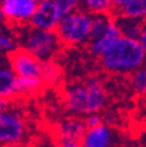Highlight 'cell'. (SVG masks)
Masks as SVG:
<instances>
[{
	"label": "cell",
	"mask_w": 146,
	"mask_h": 147,
	"mask_svg": "<svg viewBox=\"0 0 146 147\" xmlns=\"http://www.w3.org/2000/svg\"><path fill=\"white\" fill-rule=\"evenodd\" d=\"M62 100L70 116L83 118L91 113H99L107 102L106 86L99 76H89L68 84Z\"/></svg>",
	"instance_id": "1"
},
{
	"label": "cell",
	"mask_w": 146,
	"mask_h": 147,
	"mask_svg": "<svg viewBox=\"0 0 146 147\" xmlns=\"http://www.w3.org/2000/svg\"><path fill=\"white\" fill-rule=\"evenodd\" d=\"M101 68L114 75H130L146 63V53L138 40L120 38L98 57Z\"/></svg>",
	"instance_id": "2"
},
{
	"label": "cell",
	"mask_w": 146,
	"mask_h": 147,
	"mask_svg": "<svg viewBox=\"0 0 146 147\" xmlns=\"http://www.w3.org/2000/svg\"><path fill=\"white\" fill-rule=\"evenodd\" d=\"M20 45L21 48L40 61L54 60L63 47L55 30L36 29L28 25L22 26Z\"/></svg>",
	"instance_id": "3"
},
{
	"label": "cell",
	"mask_w": 146,
	"mask_h": 147,
	"mask_svg": "<svg viewBox=\"0 0 146 147\" xmlns=\"http://www.w3.org/2000/svg\"><path fill=\"white\" fill-rule=\"evenodd\" d=\"M93 14L78 8L63 18L55 29L63 46L80 47L88 45L91 36Z\"/></svg>",
	"instance_id": "4"
},
{
	"label": "cell",
	"mask_w": 146,
	"mask_h": 147,
	"mask_svg": "<svg viewBox=\"0 0 146 147\" xmlns=\"http://www.w3.org/2000/svg\"><path fill=\"white\" fill-rule=\"evenodd\" d=\"M27 123L22 115L12 107L0 112V147H13L27 136Z\"/></svg>",
	"instance_id": "5"
},
{
	"label": "cell",
	"mask_w": 146,
	"mask_h": 147,
	"mask_svg": "<svg viewBox=\"0 0 146 147\" xmlns=\"http://www.w3.org/2000/svg\"><path fill=\"white\" fill-rule=\"evenodd\" d=\"M7 63L16 77H41L42 61L21 47L8 53Z\"/></svg>",
	"instance_id": "6"
},
{
	"label": "cell",
	"mask_w": 146,
	"mask_h": 147,
	"mask_svg": "<svg viewBox=\"0 0 146 147\" xmlns=\"http://www.w3.org/2000/svg\"><path fill=\"white\" fill-rule=\"evenodd\" d=\"M39 5V0H1L5 20L8 24L26 26Z\"/></svg>",
	"instance_id": "7"
},
{
	"label": "cell",
	"mask_w": 146,
	"mask_h": 147,
	"mask_svg": "<svg viewBox=\"0 0 146 147\" xmlns=\"http://www.w3.org/2000/svg\"><path fill=\"white\" fill-rule=\"evenodd\" d=\"M120 138L117 131L106 123L87 128L82 139V147H119Z\"/></svg>",
	"instance_id": "8"
},
{
	"label": "cell",
	"mask_w": 146,
	"mask_h": 147,
	"mask_svg": "<svg viewBox=\"0 0 146 147\" xmlns=\"http://www.w3.org/2000/svg\"><path fill=\"white\" fill-rule=\"evenodd\" d=\"M60 20L61 15L53 0H43V1H39V5L29 20L28 26L36 29L55 30Z\"/></svg>",
	"instance_id": "9"
},
{
	"label": "cell",
	"mask_w": 146,
	"mask_h": 147,
	"mask_svg": "<svg viewBox=\"0 0 146 147\" xmlns=\"http://www.w3.org/2000/svg\"><path fill=\"white\" fill-rule=\"evenodd\" d=\"M122 36L119 28L115 21V18L112 15V19L109 24L106 30L96 39H93L88 42V48L91 55H94L96 57H99L101 55L106 51L110 48L119 38Z\"/></svg>",
	"instance_id": "10"
},
{
	"label": "cell",
	"mask_w": 146,
	"mask_h": 147,
	"mask_svg": "<svg viewBox=\"0 0 146 147\" xmlns=\"http://www.w3.org/2000/svg\"><path fill=\"white\" fill-rule=\"evenodd\" d=\"M87 127L84 125L83 118L70 116L69 118L60 121L57 126V137L59 139H68V140H76L81 141Z\"/></svg>",
	"instance_id": "11"
},
{
	"label": "cell",
	"mask_w": 146,
	"mask_h": 147,
	"mask_svg": "<svg viewBox=\"0 0 146 147\" xmlns=\"http://www.w3.org/2000/svg\"><path fill=\"white\" fill-rule=\"evenodd\" d=\"M16 76L7 64H0V97H16Z\"/></svg>",
	"instance_id": "12"
},
{
	"label": "cell",
	"mask_w": 146,
	"mask_h": 147,
	"mask_svg": "<svg viewBox=\"0 0 146 147\" xmlns=\"http://www.w3.org/2000/svg\"><path fill=\"white\" fill-rule=\"evenodd\" d=\"M114 18L122 36L138 40V36L140 34L141 26H143V21L132 19V18H127L124 15H114Z\"/></svg>",
	"instance_id": "13"
},
{
	"label": "cell",
	"mask_w": 146,
	"mask_h": 147,
	"mask_svg": "<svg viewBox=\"0 0 146 147\" xmlns=\"http://www.w3.org/2000/svg\"><path fill=\"white\" fill-rule=\"evenodd\" d=\"M46 88L41 77H16L18 96H32Z\"/></svg>",
	"instance_id": "14"
},
{
	"label": "cell",
	"mask_w": 146,
	"mask_h": 147,
	"mask_svg": "<svg viewBox=\"0 0 146 147\" xmlns=\"http://www.w3.org/2000/svg\"><path fill=\"white\" fill-rule=\"evenodd\" d=\"M112 15H124L132 18L136 20L145 21L146 20V0H132L131 3L125 5L116 14Z\"/></svg>",
	"instance_id": "15"
},
{
	"label": "cell",
	"mask_w": 146,
	"mask_h": 147,
	"mask_svg": "<svg viewBox=\"0 0 146 147\" xmlns=\"http://www.w3.org/2000/svg\"><path fill=\"white\" fill-rule=\"evenodd\" d=\"M61 68L57 63L51 61H42V69H41V77L46 84V86H53L59 83L61 78Z\"/></svg>",
	"instance_id": "16"
},
{
	"label": "cell",
	"mask_w": 146,
	"mask_h": 147,
	"mask_svg": "<svg viewBox=\"0 0 146 147\" xmlns=\"http://www.w3.org/2000/svg\"><path fill=\"white\" fill-rule=\"evenodd\" d=\"M80 6L82 9L90 14H102L112 12L111 0H80Z\"/></svg>",
	"instance_id": "17"
},
{
	"label": "cell",
	"mask_w": 146,
	"mask_h": 147,
	"mask_svg": "<svg viewBox=\"0 0 146 147\" xmlns=\"http://www.w3.org/2000/svg\"><path fill=\"white\" fill-rule=\"evenodd\" d=\"M130 84L136 94H144L146 89V63L130 74Z\"/></svg>",
	"instance_id": "18"
},
{
	"label": "cell",
	"mask_w": 146,
	"mask_h": 147,
	"mask_svg": "<svg viewBox=\"0 0 146 147\" xmlns=\"http://www.w3.org/2000/svg\"><path fill=\"white\" fill-rule=\"evenodd\" d=\"M53 3L55 4L61 18L81 8L80 0H53Z\"/></svg>",
	"instance_id": "19"
},
{
	"label": "cell",
	"mask_w": 146,
	"mask_h": 147,
	"mask_svg": "<svg viewBox=\"0 0 146 147\" xmlns=\"http://www.w3.org/2000/svg\"><path fill=\"white\" fill-rule=\"evenodd\" d=\"M18 48L16 41L11 36L0 33V53H11Z\"/></svg>",
	"instance_id": "20"
},
{
	"label": "cell",
	"mask_w": 146,
	"mask_h": 147,
	"mask_svg": "<svg viewBox=\"0 0 146 147\" xmlns=\"http://www.w3.org/2000/svg\"><path fill=\"white\" fill-rule=\"evenodd\" d=\"M83 121H84V125L87 128H93V127H96L98 125H101L103 121V118L99 113H91V115H88L85 117H83Z\"/></svg>",
	"instance_id": "21"
},
{
	"label": "cell",
	"mask_w": 146,
	"mask_h": 147,
	"mask_svg": "<svg viewBox=\"0 0 146 147\" xmlns=\"http://www.w3.org/2000/svg\"><path fill=\"white\" fill-rule=\"evenodd\" d=\"M132 0H111V5H112V12L111 14H116L119 9H122L125 5L131 3Z\"/></svg>",
	"instance_id": "22"
},
{
	"label": "cell",
	"mask_w": 146,
	"mask_h": 147,
	"mask_svg": "<svg viewBox=\"0 0 146 147\" xmlns=\"http://www.w3.org/2000/svg\"><path fill=\"white\" fill-rule=\"evenodd\" d=\"M138 42L141 46V48L144 49V51L146 53V20L143 21L141 30H140V34L138 36Z\"/></svg>",
	"instance_id": "23"
},
{
	"label": "cell",
	"mask_w": 146,
	"mask_h": 147,
	"mask_svg": "<svg viewBox=\"0 0 146 147\" xmlns=\"http://www.w3.org/2000/svg\"><path fill=\"white\" fill-rule=\"evenodd\" d=\"M59 147H82V146H81V141L61 139L59 141Z\"/></svg>",
	"instance_id": "24"
},
{
	"label": "cell",
	"mask_w": 146,
	"mask_h": 147,
	"mask_svg": "<svg viewBox=\"0 0 146 147\" xmlns=\"http://www.w3.org/2000/svg\"><path fill=\"white\" fill-rule=\"evenodd\" d=\"M12 106V99L6 97H0V112L6 111Z\"/></svg>",
	"instance_id": "25"
},
{
	"label": "cell",
	"mask_w": 146,
	"mask_h": 147,
	"mask_svg": "<svg viewBox=\"0 0 146 147\" xmlns=\"http://www.w3.org/2000/svg\"><path fill=\"white\" fill-rule=\"evenodd\" d=\"M3 22H6V20H5V15H4L3 8H1V6H0V24H3Z\"/></svg>",
	"instance_id": "26"
},
{
	"label": "cell",
	"mask_w": 146,
	"mask_h": 147,
	"mask_svg": "<svg viewBox=\"0 0 146 147\" xmlns=\"http://www.w3.org/2000/svg\"><path fill=\"white\" fill-rule=\"evenodd\" d=\"M120 147H139V146L136 145V144H127V145H124V146H120Z\"/></svg>",
	"instance_id": "27"
},
{
	"label": "cell",
	"mask_w": 146,
	"mask_h": 147,
	"mask_svg": "<svg viewBox=\"0 0 146 147\" xmlns=\"http://www.w3.org/2000/svg\"><path fill=\"white\" fill-rule=\"evenodd\" d=\"M141 96H143V97H144V98L146 99V89H145V91H144V94H143Z\"/></svg>",
	"instance_id": "28"
},
{
	"label": "cell",
	"mask_w": 146,
	"mask_h": 147,
	"mask_svg": "<svg viewBox=\"0 0 146 147\" xmlns=\"http://www.w3.org/2000/svg\"><path fill=\"white\" fill-rule=\"evenodd\" d=\"M39 1H43V0H39Z\"/></svg>",
	"instance_id": "29"
},
{
	"label": "cell",
	"mask_w": 146,
	"mask_h": 147,
	"mask_svg": "<svg viewBox=\"0 0 146 147\" xmlns=\"http://www.w3.org/2000/svg\"><path fill=\"white\" fill-rule=\"evenodd\" d=\"M0 3H1V0H0Z\"/></svg>",
	"instance_id": "30"
}]
</instances>
